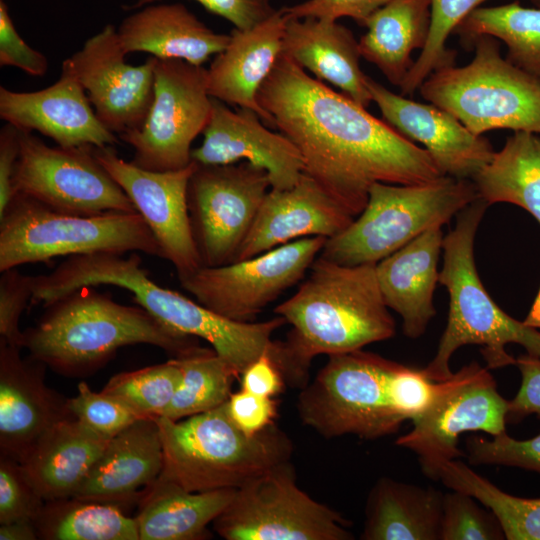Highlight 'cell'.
Segmentation results:
<instances>
[{"mask_svg":"<svg viewBox=\"0 0 540 540\" xmlns=\"http://www.w3.org/2000/svg\"><path fill=\"white\" fill-rule=\"evenodd\" d=\"M257 101L298 148L303 173L355 218L374 183L420 184L445 176L424 148L282 53Z\"/></svg>","mask_w":540,"mask_h":540,"instance_id":"6da1fadb","label":"cell"},{"mask_svg":"<svg viewBox=\"0 0 540 540\" xmlns=\"http://www.w3.org/2000/svg\"><path fill=\"white\" fill-rule=\"evenodd\" d=\"M274 312L291 325L270 354L286 383L308 384L314 357L360 350L395 335V321L379 288L376 264L342 265L320 256L295 294Z\"/></svg>","mask_w":540,"mask_h":540,"instance_id":"7a4b0ae2","label":"cell"},{"mask_svg":"<svg viewBox=\"0 0 540 540\" xmlns=\"http://www.w3.org/2000/svg\"><path fill=\"white\" fill-rule=\"evenodd\" d=\"M44 308L38 323L23 331L22 348L67 377L93 373L128 345H153L174 357L200 346L199 338L168 327L140 305L120 304L92 287Z\"/></svg>","mask_w":540,"mask_h":540,"instance_id":"3957f363","label":"cell"},{"mask_svg":"<svg viewBox=\"0 0 540 540\" xmlns=\"http://www.w3.org/2000/svg\"><path fill=\"white\" fill-rule=\"evenodd\" d=\"M489 205L477 198L457 214L455 227L443 239V266L439 283L449 293L446 328L433 359L423 372L433 381L452 376L450 358L464 345L481 346L488 369L515 365L506 345H521L540 357V331L505 313L491 298L477 273L474 240Z\"/></svg>","mask_w":540,"mask_h":540,"instance_id":"277c9868","label":"cell"},{"mask_svg":"<svg viewBox=\"0 0 540 540\" xmlns=\"http://www.w3.org/2000/svg\"><path fill=\"white\" fill-rule=\"evenodd\" d=\"M155 418L163 452L158 478L190 492L238 489L293 453L291 439L276 423L248 435L232 421L226 403L180 420Z\"/></svg>","mask_w":540,"mask_h":540,"instance_id":"5b68a950","label":"cell"},{"mask_svg":"<svg viewBox=\"0 0 540 540\" xmlns=\"http://www.w3.org/2000/svg\"><path fill=\"white\" fill-rule=\"evenodd\" d=\"M477 198L472 180L446 175L420 184L374 183L363 211L327 239L319 256L342 265L377 264Z\"/></svg>","mask_w":540,"mask_h":540,"instance_id":"8992f818","label":"cell"},{"mask_svg":"<svg viewBox=\"0 0 540 540\" xmlns=\"http://www.w3.org/2000/svg\"><path fill=\"white\" fill-rule=\"evenodd\" d=\"M142 252L162 258L139 213L82 216L52 210L16 193L0 215V271L58 256Z\"/></svg>","mask_w":540,"mask_h":540,"instance_id":"52a82bcc","label":"cell"},{"mask_svg":"<svg viewBox=\"0 0 540 540\" xmlns=\"http://www.w3.org/2000/svg\"><path fill=\"white\" fill-rule=\"evenodd\" d=\"M471 47L469 64L435 70L419 87L421 96L475 135L494 129L540 134V79L503 58L494 37L479 36Z\"/></svg>","mask_w":540,"mask_h":540,"instance_id":"ba28073f","label":"cell"},{"mask_svg":"<svg viewBox=\"0 0 540 540\" xmlns=\"http://www.w3.org/2000/svg\"><path fill=\"white\" fill-rule=\"evenodd\" d=\"M395 363L361 349L330 355L299 394L300 419L326 438L352 434L375 440L396 433L405 420L387 393Z\"/></svg>","mask_w":540,"mask_h":540,"instance_id":"9c48e42d","label":"cell"},{"mask_svg":"<svg viewBox=\"0 0 540 540\" xmlns=\"http://www.w3.org/2000/svg\"><path fill=\"white\" fill-rule=\"evenodd\" d=\"M350 525L298 487L290 461L236 489L213 521L226 540H350Z\"/></svg>","mask_w":540,"mask_h":540,"instance_id":"30bf717a","label":"cell"},{"mask_svg":"<svg viewBox=\"0 0 540 540\" xmlns=\"http://www.w3.org/2000/svg\"><path fill=\"white\" fill-rule=\"evenodd\" d=\"M154 74V97L144 124L119 138L134 149L131 162L140 168L183 169L191 164V144L211 115L207 69L156 58Z\"/></svg>","mask_w":540,"mask_h":540,"instance_id":"8fae6325","label":"cell"},{"mask_svg":"<svg viewBox=\"0 0 540 540\" xmlns=\"http://www.w3.org/2000/svg\"><path fill=\"white\" fill-rule=\"evenodd\" d=\"M14 187L16 193L57 212L82 216L138 213L97 159L94 146L51 147L32 132L20 130Z\"/></svg>","mask_w":540,"mask_h":540,"instance_id":"7c38bea8","label":"cell"},{"mask_svg":"<svg viewBox=\"0 0 540 540\" xmlns=\"http://www.w3.org/2000/svg\"><path fill=\"white\" fill-rule=\"evenodd\" d=\"M270 189L267 172L249 162L196 163L188 181L187 205L202 266L236 260Z\"/></svg>","mask_w":540,"mask_h":540,"instance_id":"4fadbf2b","label":"cell"},{"mask_svg":"<svg viewBox=\"0 0 540 540\" xmlns=\"http://www.w3.org/2000/svg\"><path fill=\"white\" fill-rule=\"evenodd\" d=\"M326 241L321 236L301 238L248 259L202 266L179 281L216 314L236 322H255L268 304L303 280Z\"/></svg>","mask_w":540,"mask_h":540,"instance_id":"5bb4252c","label":"cell"},{"mask_svg":"<svg viewBox=\"0 0 540 540\" xmlns=\"http://www.w3.org/2000/svg\"><path fill=\"white\" fill-rule=\"evenodd\" d=\"M507 412L508 400L498 392L492 374L473 361L439 381L432 405L412 420V430L396 444L416 453L422 473L432 478L441 462L465 455L458 447L461 434L499 435L506 431Z\"/></svg>","mask_w":540,"mask_h":540,"instance_id":"9a60e30c","label":"cell"},{"mask_svg":"<svg viewBox=\"0 0 540 540\" xmlns=\"http://www.w3.org/2000/svg\"><path fill=\"white\" fill-rule=\"evenodd\" d=\"M94 153L127 194L157 240L162 258L186 277L202 263L194 242L187 205V186L196 163L173 171H151L120 158L112 146Z\"/></svg>","mask_w":540,"mask_h":540,"instance_id":"2e32d148","label":"cell"},{"mask_svg":"<svg viewBox=\"0 0 540 540\" xmlns=\"http://www.w3.org/2000/svg\"><path fill=\"white\" fill-rule=\"evenodd\" d=\"M126 55L117 29L107 24L70 57L97 117L119 136L144 124L154 97L156 57L135 66Z\"/></svg>","mask_w":540,"mask_h":540,"instance_id":"e0dca14e","label":"cell"},{"mask_svg":"<svg viewBox=\"0 0 540 540\" xmlns=\"http://www.w3.org/2000/svg\"><path fill=\"white\" fill-rule=\"evenodd\" d=\"M0 118L21 131H37L61 147L118 143L97 117L70 58L62 62L58 80L32 92L0 87Z\"/></svg>","mask_w":540,"mask_h":540,"instance_id":"ac0fdd59","label":"cell"},{"mask_svg":"<svg viewBox=\"0 0 540 540\" xmlns=\"http://www.w3.org/2000/svg\"><path fill=\"white\" fill-rule=\"evenodd\" d=\"M366 85L383 119L421 143L443 175L472 180L491 160L495 151L489 140L473 134L448 111L395 94L369 76Z\"/></svg>","mask_w":540,"mask_h":540,"instance_id":"d6986e66","label":"cell"},{"mask_svg":"<svg viewBox=\"0 0 540 540\" xmlns=\"http://www.w3.org/2000/svg\"><path fill=\"white\" fill-rule=\"evenodd\" d=\"M202 134V144L191 152L198 164L222 165L244 159L264 169L275 190L293 187L303 173L298 148L281 132L268 129L251 109L233 111L212 98L211 115Z\"/></svg>","mask_w":540,"mask_h":540,"instance_id":"ffe728a7","label":"cell"},{"mask_svg":"<svg viewBox=\"0 0 540 540\" xmlns=\"http://www.w3.org/2000/svg\"><path fill=\"white\" fill-rule=\"evenodd\" d=\"M0 338V457L18 461L58 422L73 417L67 398L49 388L43 363Z\"/></svg>","mask_w":540,"mask_h":540,"instance_id":"44dd1931","label":"cell"},{"mask_svg":"<svg viewBox=\"0 0 540 540\" xmlns=\"http://www.w3.org/2000/svg\"><path fill=\"white\" fill-rule=\"evenodd\" d=\"M354 219L314 179L302 173L293 187L268 191L235 261L305 237L332 238Z\"/></svg>","mask_w":540,"mask_h":540,"instance_id":"7402d4cb","label":"cell"},{"mask_svg":"<svg viewBox=\"0 0 540 540\" xmlns=\"http://www.w3.org/2000/svg\"><path fill=\"white\" fill-rule=\"evenodd\" d=\"M288 18L282 7L251 29L234 28L228 45L207 69L212 98L255 111L271 128L274 119L259 105L257 93L281 54Z\"/></svg>","mask_w":540,"mask_h":540,"instance_id":"603a6c76","label":"cell"},{"mask_svg":"<svg viewBox=\"0 0 540 540\" xmlns=\"http://www.w3.org/2000/svg\"><path fill=\"white\" fill-rule=\"evenodd\" d=\"M162 466L156 418L140 419L110 439L73 497L119 506L140 501Z\"/></svg>","mask_w":540,"mask_h":540,"instance_id":"cb8c5ba5","label":"cell"},{"mask_svg":"<svg viewBox=\"0 0 540 540\" xmlns=\"http://www.w3.org/2000/svg\"><path fill=\"white\" fill-rule=\"evenodd\" d=\"M443 239L441 226H435L376 264L383 299L401 316L403 333L412 339L425 333L436 314L433 294Z\"/></svg>","mask_w":540,"mask_h":540,"instance_id":"d4e9b609","label":"cell"},{"mask_svg":"<svg viewBox=\"0 0 540 540\" xmlns=\"http://www.w3.org/2000/svg\"><path fill=\"white\" fill-rule=\"evenodd\" d=\"M137 10L117 28L126 54L145 52L202 66L230 41V34L214 32L181 3H154Z\"/></svg>","mask_w":540,"mask_h":540,"instance_id":"484cf974","label":"cell"},{"mask_svg":"<svg viewBox=\"0 0 540 540\" xmlns=\"http://www.w3.org/2000/svg\"><path fill=\"white\" fill-rule=\"evenodd\" d=\"M281 53L361 106L367 108L372 102L367 75L360 67L358 41L350 29L337 21L289 17Z\"/></svg>","mask_w":540,"mask_h":540,"instance_id":"4316f807","label":"cell"},{"mask_svg":"<svg viewBox=\"0 0 540 540\" xmlns=\"http://www.w3.org/2000/svg\"><path fill=\"white\" fill-rule=\"evenodd\" d=\"M110 439L69 417L45 432L20 464L45 501L73 497Z\"/></svg>","mask_w":540,"mask_h":540,"instance_id":"83f0119b","label":"cell"},{"mask_svg":"<svg viewBox=\"0 0 540 540\" xmlns=\"http://www.w3.org/2000/svg\"><path fill=\"white\" fill-rule=\"evenodd\" d=\"M444 494L382 477L369 492L363 540H441Z\"/></svg>","mask_w":540,"mask_h":540,"instance_id":"f1b7e54d","label":"cell"},{"mask_svg":"<svg viewBox=\"0 0 540 540\" xmlns=\"http://www.w3.org/2000/svg\"><path fill=\"white\" fill-rule=\"evenodd\" d=\"M236 489L190 492L158 478L139 501L135 516L140 540L209 538L210 523L223 512Z\"/></svg>","mask_w":540,"mask_h":540,"instance_id":"f546056e","label":"cell"},{"mask_svg":"<svg viewBox=\"0 0 540 540\" xmlns=\"http://www.w3.org/2000/svg\"><path fill=\"white\" fill-rule=\"evenodd\" d=\"M430 17V0L389 1L366 20L358 41L361 57L400 87L414 63L412 52L426 45Z\"/></svg>","mask_w":540,"mask_h":540,"instance_id":"4dcf8cb0","label":"cell"},{"mask_svg":"<svg viewBox=\"0 0 540 540\" xmlns=\"http://www.w3.org/2000/svg\"><path fill=\"white\" fill-rule=\"evenodd\" d=\"M472 181L488 205L514 204L540 225V134L514 132Z\"/></svg>","mask_w":540,"mask_h":540,"instance_id":"1f68e13d","label":"cell"},{"mask_svg":"<svg viewBox=\"0 0 540 540\" xmlns=\"http://www.w3.org/2000/svg\"><path fill=\"white\" fill-rule=\"evenodd\" d=\"M34 523L45 540H140L135 517L119 505L75 497L45 501Z\"/></svg>","mask_w":540,"mask_h":540,"instance_id":"d6a6232c","label":"cell"},{"mask_svg":"<svg viewBox=\"0 0 540 540\" xmlns=\"http://www.w3.org/2000/svg\"><path fill=\"white\" fill-rule=\"evenodd\" d=\"M462 45L471 47L479 36H491L505 43L506 59L540 79V7L530 8L512 2L478 7L456 28Z\"/></svg>","mask_w":540,"mask_h":540,"instance_id":"836d02e7","label":"cell"},{"mask_svg":"<svg viewBox=\"0 0 540 540\" xmlns=\"http://www.w3.org/2000/svg\"><path fill=\"white\" fill-rule=\"evenodd\" d=\"M435 479L452 490L465 492L498 518L505 539L540 540V498H522L502 491L458 459L440 463Z\"/></svg>","mask_w":540,"mask_h":540,"instance_id":"e575fe53","label":"cell"},{"mask_svg":"<svg viewBox=\"0 0 540 540\" xmlns=\"http://www.w3.org/2000/svg\"><path fill=\"white\" fill-rule=\"evenodd\" d=\"M176 358L181 382L172 401L160 415L180 420L225 404L239 373L213 349L198 346Z\"/></svg>","mask_w":540,"mask_h":540,"instance_id":"d590c367","label":"cell"},{"mask_svg":"<svg viewBox=\"0 0 540 540\" xmlns=\"http://www.w3.org/2000/svg\"><path fill=\"white\" fill-rule=\"evenodd\" d=\"M487 0H430V29L426 45L413 63L400 88L412 95L435 70L455 64L456 52L446 47L451 33Z\"/></svg>","mask_w":540,"mask_h":540,"instance_id":"8d00e7d4","label":"cell"},{"mask_svg":"<svg viewBox=\"0 0 540 540\" xmlns=\"http://www.w3.org/2000/svg\"><path fill=\"white\" fill-rule=\"evenodd\" d=\"M182 371L176 360L121 372L102 391L116 396L143 417H158L169 406L181 382Z\"/></svg>","mask_w":540,"mask_h":540,"instance_id":"74e56055","label":"cell"},{"mask_svg":"<svg viewBox=\"0 0 540 540\" xmlns=\"http://www.w3.org/2000/svg\"><path fill=\"white\" fill-rule=\"evenodd\" d=\"M503 528L496 515L481 507L471 495L453 490L444 494L441 540H502Z\"/></svg>","mask_w":540,"mask_h":540,"instance_id":"f35d334b","label":"cell"},{"mask_svg":"<svg viewBox=\"0 0 540 540\" xmlns=\"http://www.w3.org/2000/svg\"><path fill=\"white\" fill-rule=\"evenodd\" d=\"M78 393L68 398L67 405L74 418L97 433L112 438L143 417L128 404L104 391L90 389L84 381Z\"/></svg>","mask_w":540,"mask_h":540,"instance_id":"ab89813d","label":"cell"},{"mask_svg":"<svg viewBox=\"0 0 540 540\" xmlns=\"http://www.w3.org/2000/svg\"><path fill=\"white\" fill-rule=\"evenodd\" d=\"M466 456L473 465L512 466L540 473V433L525 440L512 438L506 431L491 440L474 435L466 441Z\"/></svg>","mask_w":540,"mask_h":540,"instance_id":"60d3db41","label":"cell"},{"mask_svg":"<svg viewBox=\"0 0 540 540\" xmlns=\"http://www.w3.org/2000/svg\"><path fill=\"white\" fill-rule=\"evenodd\" d=\"M439 382L430 379L422 369L395 363L387 381L389 401L404 420L421 416L432 405Z\"/></svg>","mask_w":540,"mask_h":540,"instance_id":"b9f144b4","label":"cell"},{"mask_svg":"<svg viewBox=\"0 0 540 540\" xmlns=\"http://www.w3.org/2000/svg\"><path fill=\"white\" fill-rule=\"evenodd\" d=\"M45 500L27 479L21 464L0 457V524L35 521Z\"/></svg>","mask_w":540,"mask_h":540,"instance_id":"7bdbcfd3","label":"cell"},{"mask_svg":"<svg viewBox=\"0 0 540 540\" xmlns=\"http://www.w3.org/2000/svg\"><path fill=\"white\" fill-rule=\"evenodd\" d=\"M33 295V276L16 268L6 269L0 277V338L22 348L20 317Z\"/></svg>","mask_w":540,"mask_h":540,"instance_id":"ee69618b","label":"cell"},{"mask_svg":"<svg viewBox=\"0 0 540 540\" xmlns=\"http://www.w3.org/2000/svg\"><path fill=\"white\" fill-rule=\"evenodd\" d=\"M0 66L16 67L34 77H42L48 70L46 56L17 32L4 0H0Z\"/></svg>","mask_w":540,"mask_h":540,"instance_id":"f6af8a7d","label":"cell"},{"mask_svg":"<svg viewBox=\"0 0 540 540\" xmlns=\"http://www.w3.org/2000/svg\"><path fill=\"white\" fill-rule=\"evenodd\" d=\"M162 0H136L123 9L134 11ZM207 11L223 17L239 30L251 29L271 17L277 10L271 0H195Z\"/></svg>","mask_w":540,"mask_h":540,"instance_id":"bcb514c9","label":"cell"},{"mask_svg":"<svg viewBox=\"0 0 540 540\" xmlns=\"http://www.w3.org/2000/svg\"><path fill=\"white\" fill-rule=\"evenodd\" d=\"M226 408L232 421L248 435L266 430L278 417L275 398L255 395L241 388L231 393Z\"/></svg>","mask_w":540,"mask_h":540,"instance_id":"7dc6e473","label":"cell"},{"mask_svg":"<svg viewBox=\"0 0 540 540\" xmlns=\"http://www.w3.org/2000/svg\"><path fill=\"white\" fill-rule=\"evenodd\" d=\"M391 0H307L283 7L291 18H318L336 21L341 17H351L364 26L366 20L379 8Z\"/></svg>","mask_w":540,"mask_h":540,"instance_id":"c3c4849f","label":"cell"},{"mask_svg":"<svg viewBox=\"0 0 540 540\" xmlns=\"http://www.w3.org/2000/svg\"><path fill=\"white\" fill-rule=\"evenodd\" d=\"M515 365L521 374V385L508 401L506 420L518 423L531 414L540 418V357L523 354L516 358Z\"/></svg>","mask_w":540,"mask_h":540,"instance_id":"681fc988","label":"cell"},{"mask_svg":"<svg viewBox=\"0 0 540 540\" xmlns=\"http://www.w3.org/2000/svg\"><path fill=\"white\" fill-rule=\"evenodd\" d=\"M241 389L263 397L275 398L287 383L272 358L270 349L252 361L240 374Z\"/></svg>","mask_w":540,"mask_h":540,"instance_id":"f907efd6","label":"cell"},{"mask_svg":"<svg viewBox=\"0 0 540 540\" xmlns=\"http://www.w3.org/2000/svg\"><path fill=\"white\" fill-rule=\"evenodd\" d=\"M20 154V130L6 123L0 131V215L16 195L14 176Z\"/></svg>","mask_w":540,"mask_h":540,"instance_id":"816d5d0a","label":"cell"},{"mask_svg":"<svg viewBox=\"0 0 540 540\" xmlns=\"http://www.w3.org/2000/svg\"><path fill=\"white\" fill-rule=\"evenodd\" d=\"M1 540H35L38 533L34 521L21 520L0 524Z\"/></svg>","mask_w":540,"mask_h":540,"instance_id":"f5cc1de1","label":"cell"},{"mask_svg":"<svg viewBox=\"0 0 540 540\" xmlns=\"http://www.w3.org/2000/svg\"><path fill=\"white\" fill-rule=\"evenodd\" d=\"M523 323L534 329H540V288Z\"/></svg>","mask_w":540,"mask_h":540,"instance_id":"db71d44e","label":"cell"},{"mask_svg":"<svg viewBox=\"0 0 540 540\" xmlns=\"http://www.w3.org/2000/svg\"><path fill=\"white\" fill-rule=\"evenodd\" d=\"M537 7H540V0H531Z\"/></svg>","mask_w":540,"mask_h":540,"instance_id":"11a10c76","label":"cell"}]
</instances>
